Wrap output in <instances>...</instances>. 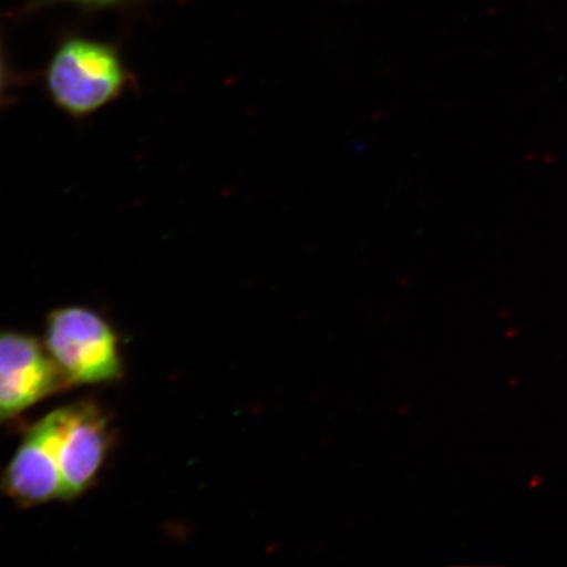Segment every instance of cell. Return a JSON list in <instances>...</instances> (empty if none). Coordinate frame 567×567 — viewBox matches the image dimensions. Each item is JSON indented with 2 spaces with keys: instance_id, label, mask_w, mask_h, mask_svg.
Returning <instances> with one entry per match:
<instances>
[{
  "instance_id": "7",
  "label": "cell",
  "mask_w": 567,
  "mask_h": 567,
  "mask_svg": "<svg viewBox=\"0 0 567 567\" xmlns=\"http://www.w3.org/2000/svg\"><path fill=\"white\" fill-rule=\"evenodd\" d=\"M61 2H71L90 7H113L130 2V0H61Z\"/></svg>"
},
{
  "instance_id": "2",
  "label": "cell",
  "mask_w": 567,
  "mask_h": 567,
  "mask_svg": "<svg viewBox=\"0 0 567 567\" xmlns=\"http://www.w3.org/2000/svg\"><path fill=\"white\" fill-rule=\"evenodd\" d=\"M130 74L116 49L75 38L56 49L45 86L56 109L74 118L94 115L123 95Z\"/></svg>"
},
{
  "instance_id": "1",
  "label": "cell",
  "mask_w": 567,
  "mask_h": 567,
  "mask_svg": "<svg viewBox=\"0 0 567 567\" xmlns=\"http://www.w3.org/2000/svg\"><path fill=\"white\" fill-rule=\"evenodd\" d=\"M42 342L70 388L113 385L124 379L122 336L95 309H53L45 318Z\"/></svg>"
},
{
  "instance_id": "5",
  "label": "cell",
  "mask_w": 567,
  "mask_h": 567,
  "mask_svg": "<svg viewBox=\"0 0 567 567\" xmlns=\"http://www.w3.org/2000/svg\"><path fill=\"white\" fill-rule=\"evenodd\" d=\"M65 406L49 411L24 431L9 464L0 473V494L20 508L63 502L56 458Z\"/></svg>"
},
{
  "instance_id": "6",
  "label": "cell",
  "mask_w": 567,
  "mask_h": 567,
  "mask_svg": "<svg viewBox=\"0 0 567 567\" xmlns=\"http://www.w3.org/2000/svg\"><path fill=\"white\" fill-rule=\"evenodd\" d=\"M11 71L7 65L6 56L0 47V109L4 105L11 90Z\"/></svg>"
},
{
  "instance_id": "3",
  "label": "cell",
  "mask_w": 567,
  "mask_h": 567,
  "mask_svg": "<svg viewBox=\"0 0 567 567\" xmlns=\"http://www.w3.org/2000/svg\"><path fill=\"white\" fill-rule=\"evenodd\" d=\"M116 429L102 403L83 399L65 405L56 458L63 502H73L99 484L115 450Z\"/></svg>"
},
{
  "instance_id": "4",
  "label": "cell",
  "mask_w": 567,
  "mask_h": 567,
  "mask_svg": "<svg viewBox=\"0 0 567 567\" xmlns=\"http://www.w3.org/2000/svg\"><path fill=\"white\" fill-rule=\"evenodd\" d=\"M69 389L42 339L0 330V427Z\"/></svg>"
}]
</instances>
